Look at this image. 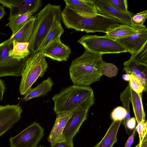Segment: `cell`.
I'll return each instance as SVG.
<instances>
[{"label": "cell", "mask_w": 147, "mask_h": 147, "mask_svg": "<svg viewBox=\"0 0 147 147\" xmlns=\"http://www.w3.org/2000/svg\"><path fill=\"white\" fill-rule=\"evenodd\" d=\"M5 89V84L3 81L0 79V101L3 100V95Z\"/></svg>", "instance_id": "38"}, {"label": "cell", "mask_w": 147, "mask_h": 147, "mask_svg": "<svg viewBox=\"0 0 147 147\" xmlns=\"http://www.w3.org/2000/svg\"><path fill=\"white\" fill-rule=\"evenodd\" d=\"M118 68L113 64L104 62L102 68V74L109 77L116 76L117 74Z\"/></svg>", "instance_id": "29"}, {"label": "cell", "mask_w": 147, "mask_h": 147, "mask_svg": "<svg viewBox=\"0 0 147 147\" xmlns=\"http://www.w3.org/2000/svg\"><path fill=\"white\" fill-rule=\"evenodd\" d=\"M136 126V119L135 117H133L130 118L127 121L126 124V127L127 129L132 130L135 128Z\"/></svg>", "instance_id": "36"}, {"label": "cell", "mask_w": 147, "mask_h": 147, "mask_svg": "<svg viewBox=\"0 0 147 147\" xmlns=\"http://www.w3.org/2000/svg\"><path fill=\"white\" fill-rule=\"evenodd\" d=\"M61 11V5L48 3L34 16L33 31L28 42L31 54L40 51L42 42L53 26L62 20Z\"/></svg>", "instance_id": "4"}, {"label": "cell", "mask_w": 147, "mask_h": 147, "mask_svg": "<svg viewBox=\"0 0 147 147\" xmlns=\"http://www.w3.org/2000/svg\"><path fill=\"white\" fill-rule=\"evenodd\" d=\"M34 14L32 12H29L15 17L9 20L5 25L8 26L12 32V37L31 18Z\"/></svg>", "instance_id": "24"}, {"label": "cell", "mask_w": 147, "mask_h": 147, "mask_svg": "<svg viewBox=\"0 0 147 147\" xmlns=\"http://www.w3.org/2000/svg\"><path fill=\"white\" fill-rule=\"evenodd\" d=\"M6 13L4 7L0 5V20L3 18Z\"/></svg>", "instance_id": "39"}, {"label": "cell", "mask_w": 147, "mask_h": 147, "mask_svg": "<svg viewBox=\"0 0 147 147\" xmlns=\"http://www.w3.org/2000/svg\"><path fill=\"white\" fill-rule=\"evenodd\" d=\"M130 58L135 61L147 65V42L139 51L131 55Z\"/></svg>", "instance_id": "28"}, {"label": "cell", "mask_w": 147, "mask_h": 147, "mask_svg": "<svg viewBox=\"0 0 147 147\" xmlns=\"http://www.w3.org/2000/svg\"><path fill=\"white\" fill-rule=\"evenodd\" d=\"M22 0H0V3L10 9L17 6Z\"/></svg>", "instance_id": "34"}, {"label": "cell", "mask_w": 147, "mask_h": 147, "mask_svg": "<svg viewBox=\"0 0 147 147\" xmlns=\"http://www.w3.org/2000/svg\"><path fill=\"white\" fill-rule=\"evenodd\" d=\"M12 48L10 37L0 43V77L21 76L27 57L19 61L9 57V52Z\"/></svg>", "instance_id": "7"}, {"label": "cell", "mask_w": 147, "mask_h": 147, "mask_svg": "<svg viewBox=\"0 0 147 147\" xmlns=\"http://www.w3.org/2000/svg\"><path fill=\"white\" fill-rule=\"evenodd\" d=\"M136 131V128H134L132 134L128 138L126 143L124 147H131L133 143L134 136Z\"/></svg>", "instance_id": "37"}, {"label": "cell", "mask_w": 147, "mask_h": 147, "mask_svg": "<svg viewBox=\"0 0 147 147\" xmlns=\"http://www.w3.org/2000/svg\"><path fill=\"white\" fill-rule=\"evenodd\" d=\"M66 6L71 9L92 13H98L91 0H65Z\"/></svg>", "instance_id": "20"}, {"label": "cell", "mask_w": 147, "mask_h": 147, "mask_svg": "<svg viewBox=\"0 0 147 147\" xmlns=\"http://www.w3.org/2000/svg\"><path fill=\"white\" fill-rule=\"evenodd\" d=\"M43 128L34 122L20 133L9 139L10 147H36L44 134Z\"/></svg>", "instance_id": "8"}, {"label": "cell", "mask_w": 147, "mask_h": 147, "mask_svg": "<svg viewBox=\"0 0 147 147\" xmlns=\"http://www.w3.org/2000/svg\"><path fill=\"white\" fill-rule=\"evenodd\" d=\"M88 110L81 108L75 111L69 119L63 131L65 140L73 142L83 122L87 119Z\"/></svg>", "instance_id": "11"}, {"label": "cell", "mask_w": 147, "mask_h": 147, "mask_svg": "<svg viewBox=\"0 0 147 147\" xmlns=\"http://www.w3.org/2000/svg\"><path fill=\"white\" fill-rule=\"evenodd\" d=\"M85 49L83 54L72 61L69 74L74 85L89 86L99 81L104 61L102 55Z\"/></svg>", "instance_id": "2"}, {"label": "cell", "mask_w": 147, "mask_h": 147, "mask_svg": "<svg viewBox=\"0 0 147 147\" xmlns=\"http://www.w3.org/2000/svg\"><path fill=\"white\" fill-rule=\"evenodd\" d=\"M64 32L61 22H57L53 26L41 45L40 51L45 49L50 44L60 39L61 35Z\"/></svg>", "instance_id": "25"}, {"label": "cell", "mask_w": 147, "mask_h": 147, "mask_svg": "<svg viewBox=\"0 0 147 147\" xmlns=\"http://www.w3.org/2000/svg\"><path fill=\"white\" fill-rule=\"evenodd\" d=\"M135 147H147V136L145 137L140 146L139 143Z\"/></svg>", "instance_id": "40"}, {"label": "cell", "mask_w": 147, "mask_h": 147, "mask_svg": "<svg viewBox=\"0 0 147 147\" xmlns=\"http://www.w3.org/2000/svg\"><path fill=\"white\" fill-rule=\"evenodd\" d=\"M42 4L41 0H22L17 6L10 9L8 20L19 15L29 12L34 14L41 7Z\"/></svg>", "instance_id": "16"}, {"label": "cell", "mask_w": 147, "mask_h": 147, "mask_svg": "<svg viewBox=\"0 0 147 147\" xmlns=\"http://www.w3.org/2000/svg\"><path fill=\"white\" fill-rule=\"evenodd\" d=\"M126 114V111L123 107H118L112 112L111 117L113 121H122Z\"/></svg>", "instance_id": "31"}, {"label": "cell", "mask_w": 147, "mask_h": 147, "mask_svg": "<svg viewBox=\"0 0 147 147\" xmlns=\"http://www.w3.org/2000/svg\"><path fill=\"white\" fill-rule=\"evenodd\" d=\"M77 42L86 49L93 53L103 55L128 52L127 50L116 40L109 37L96 35H84Z\"/></svg>", "instance_id": "6"}, {"label": "cell", "mask_w": 147, "mask_h": 147, "mask_svg": "<svg viewBox=\"0 0 147 147\" xmlns=\"http://www.w3.org/2000/svg\"><path fill=\"white\" fill-rule=\"evenodd\" d=\"M131 77V75L128 74H123L122 76L123 79L129 82Z\"/></svg>", "instance_id": "41"}, {"label": "cell", "mask_w": 147, "mask_h": 147, "mask_svg": "<svg viewBox=\"0 0 147 147\" xmlns=\"http://www.w3.org/2000/svg\"><path fill=\"white\" fill-rule=\"evenodd\" d=\"M0 34L7 35L5 34H4V33H3L0 32Z\"/></svg>", "instance_id": "42"}, {"label": "cell", "mask_w": 147, "mask_h": 147, "mask_svg": "<svg viewBox=\"0 0 147 147\" xmlns=\"http://www.w3.org/2000/svg\"><path fill=\"white\" fill-rule=\"evenodd\" d=\"M147 18V10L142 11L132 17L131 22L135 28L137 30H142L146 28L143 25Z\"/></svg>", "instance_id": "27"}, {"label": "cell", "mask_w": 147, "mask_h": 147, "mask_svg": "<svg viewBox=\"0 0 147 147\" xmlns=\"http://www.w3.org/2000/svg\"><path fill=\"white\" fill-rule=\"evenodd\" d=\"M94 5L98 13L116 19L121 23L125 24L135 28L131 20L132 12L121 11L108 3L106 0H91ZM136 29V28H135Z\"/></svg>", "instance_id": "9"}, {"label": "cell", "mask_w": 147, "mask_h": 147, "mask_svg": "<svg viewBox=\"0 0 147 147\" xmlns=\"http://www.w3.org/2000/svg\"><path fill=\"white\" fill-rule=\"evenodd\" d=\"M116 40L126 49L131 55L133 54L147 42V28L139 30L130 36Z\"/></svg>", "instance_id": "13"}, {"label": "cell", "mask_w": 147, "mask_h": 147, "mask_svg": "<svg viewBox=\"0 0 147 147\" xmlns=\"http://www.w3.org/2000/svg\"><path fill=\"white\" fill-rule=\"evenodd\" d=\"M52 100L57 114L80 107L89 110L94 103V97L90 87L73 84L62 89Z\"/></svg>", "instance_id": "3"}, {"label": "cell", "mask_w": 147, "mask_h": 147, "mask_svg": "<svg viewBox=\"0 0 147 147\" xmlns=\"http://www.w3.org/2000/svg\"><path fill=\"white\" fill-rule=\"evenodd\" d=\"M81 108L82 107H78L71 111L56 114V117L55 124L47 138L51 146L57 142L65 140L63 134V129L74 113Z\"/></svg>", "instance_id": "12"}, {"label": "cell", "mask_w": 147, "mask_h": 147, "mask_svg": "<svg viewBox=\"0 0 147 147\" xmlns=\"http://www.w3.org/2000/svg\"><path fill=\"white\" fill-rule=\"evenodd\" d=\"M131 76V78L129 82L130 87L137 93H142L144 91V88L140 80L134 76Z\"/></svg>", "instance_id": "33"}, {"label": "cell", "mask_w": 147, "mask_h": 147, "mask_svg": "<svg viewBox=\"0 0 147 147\" xmlns=\"http://www.w3.org/2000/svg\"><path fill=\"white\" fill-rule=\"evenodd\" d=\"M13 48L9 52V56L19 61L28 57L30 54L28 47V42H20L15 40L11 41Z\"/></svg>", "instance_id": "22"}, {"label": "cell", "mask_w": 147, "mask_h": 147, "mask_svg": "<svg viewBox=\"0 0 147 147\" xmlns=\"http://www.w3.org/2000/svg\"><path fill=\"white\" fill-rule=\"evenodd\" d=\"M54 84L52 80L49 76L36 87L31 88L23 98L22 101H27L34 98L47 95L48 92L52 90V87Z\"/></svg>", "instance_id": "17"}, {"label": "cell", "mask_w": 147, "mask_h": 147, "mask_svg": "<svg viewBox=\"0 0 147 147\" xmlns=\"http://www.w3.org/2000/svg\"><path fill=\"white\" fill-rule=\"evenodd\" d=\"M110 4L117 9L126 12L127 10V4L126 0H106Z\"/></svg>", "instance_id": "32"}, {"label": "cell", "mask_w": 147, "mask_h": 147, "mask_svg": "<svg viewBox=\"0 0 147 147\" xmlns=\"http://www.w3.org/2000/svg\"><path fill=\"white\" fill-rule=\"evenodd\" d=\"M140 30H137L125 24H119L110 29L106 33V36L115 40L130 36Z\"/></svg>", "instance_id": "21"}, {"label": "cell", "mask_w": 147, "mask_h": 147, "mask_svg": "<svg viewBox=\"0 0 147 147\" xmlns=\"http://www.w3.org/2000/svg\"><path fill=\"white\" fill-rule=\"evenodd\" d=\"M34 20V16H32L13 36L10 37L11 41L15 40L20 42H28L33 31Z\"/></svg>", "instance_id": "23"}, {"label": "cell", "mask_w": 147, "mask_h": 147, "mask_svg": "<svg viewBox=\"0 0 147 147\" xmlns=\"http://www.w3.org/2000/svg\"><path fill=\"white\" fill-rule=\"evenodd\" d=\"M62 22L67 28L86 33H106L119 25L118 20L98 13H86L65 6L61 11Z\"/></svg>", "instance_id": "1"}, {"label": "cell", "mask_w": 147, "mask_h": 147, "mask_svg": "<svg viewBox=\"0 0 147 147\" xmlns=\"http://www.w3.org/2000/svg\"><path fill=\"white\" fill-rule=\"evenodd\" d=\"M130 96V86L129 83L125 89L121 92L120 96V99L122 102L123 108L126 111V114L123 120L124 125L127 133V130L126 127V124L130 118L129 110Z\"/></svg>", "instance_id": "26"}, {"label": "cell", "mask_w": 147, "mask_h": 147, "mask_svg": "<svg viewBox=\"0 0 147 147\" xmlns=\"http://www.w3.org/2000/svg\"><path fill=\"white\" fill-rule=\"evenodd\" d=\"M40 51L46 57L59 62L67 61L71 53L70 48L63 44L60 39L52 42Z\"/></svg>", "instance_id": "14"}, {"label": "cell", "mask_w": 147, "mask_h": 147, "mask_svg": "<svg viewBox=\"0 0 147 147\" xmlns=\"http://www.w3.org/2000/svg\"><path fill=\"white\" fill-rule=\"evenodd\" d=\"M139 138V144L140 146L145 137L147 136V123L146 120L138 124L136 127Z\"/></svg>", "instance_id": "30"}, {"label": "cell", "mask_w": 147, "mask_h": 147, "mask_svg": "<svg viewBox=\"0 0 147 147\" xmlns=\"http://www.w3.org/2000/svg\"><path fill=\"white\" fill-rule=\"evenodd\" d=\"M130 102L132 103L135 118L138 124L146 120L142 101V93H137L130 87Z\"/></svg>", "instance_id": "19"}, {"label": "cell", "mask_w": 147, "mask_h": 147, "mask_svg": "<svg viewBox=\"0 0 147 147\" xmlns=\"http://www.w3.org/2000/svg\"><path fill=\"white\" fill-rule=\"evenodd\" d=\"M38 147H44V146H40Z\"/></svg>", "instance_id": "43"}, {"label": "cell", "mask_w": 147, "mask_h": 147, "mask_svg": "<svg viewBox=\"0 0 147 147\" xmlns=\"http://www.w3.org/2000/svg\"><path fill=\"white\" fill-rule=\"evenodd\" d=\"M121 122L113 121L102 139L94 147H113L117 141V134Z\"/></svg>", "instance_id": "18"}, {"label": "cell", "mask_w": 147, "mask_h": 147, "mask_svg": "<svg viewBox=\"0 0 147 147\" xmlns=\"http://www.w3.org/2000/svg\"><path fill=\"white\" fill-rule=\"evenodd\" d=\"M123 70L126 74L134 76L142 84L144 91H147V65L130 58L123 63Z\"/></svg>", "instance_id": "15"}, {"label": "cell", "mask_w": 147, "mask_h": 147, "mask_svg": "<svg viewBox=\"0 0 147 147\" xmlns=\"http://www.w3.org/2000/svg\"><path fill=\"white\" fill-rule=\"evenodd\" d=\"M51 147H74L73 142H69L65 140L55 143L51 146Z\"/></svg>", "instance_id": "35"}, {"label": "cell", "mask_w": 147, "mask_h": 147, "mask_svg": "<svg viewBox=\"0 0 147 147\" xmlns=\"http://www.w3.org/2000/svg\"><path fill=\"white\" fill-rule=\"evenodd\" d=\"M46 57L40 51L27 57L21 74L19 86L21 95L25 96L38 77L44 75L48 67Z\"/></svg>", "instance_id": "5"}, {"label": "cell", "mask_w": 147, "mask_h": 147, "mask_svg": "<svg viewBox=\"0 0 147 147\" xmlns=\"http://www.w3.org/2000/svg\"><path fill=\"white\" fill-rule=\"evenodd\" d=\"M22 111L19 104L0 106V137L20 119Z\"/></svg>", "instance_id": "10"}]
</instances>
